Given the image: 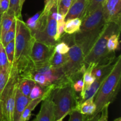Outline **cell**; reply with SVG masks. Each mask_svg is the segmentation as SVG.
<instances>
[{
	"mask_svg": "<svg viewBox=\"0 0 121 121\" xmlns=\"http://www.w3.org/2000/svg\"><path fill=\"white\" fill-rule=\"evenodd\" d=\"M72 83L67 82L57 87L51 93L54 105V120L65 118L78 105L79 98L73 89Z\"/></svg>",
	"mask_w": 121,
	"mask_h": 121,
	"instance_id": "obj_4",
	"label": "cell"
},
{
	"mask_svg": "<svg viewBox=\"0 0 121 121\" xmlns=\"http://www.w3.org/2000/svg\"><path fill=\"white\" fill-rule=\"evenodd\" d=\"M88 0H74L65 16V21L69 19L82 18L86 9Z\"/></svg>",
	"mask_w": 121,
	"mask_h": 121,
	"instance_id": "obj_13",
	"label": "cell"
},
{
	"mask_svg": "<svg viewBox=\"0 0 121 121\" xmlns=\"http://www.w3.org/2000/svg\"><path fill=\"white\" fill-rule=\"evenodd\" d=\"M11 70H7L0 68V96L7 85L10 76Z\"/></svg>",
	"mask_w": 121,
	"mask_h": 121,
	"instance_id": "obj_30",
	"label": "cell"
},
{
	"mask_svg": "<svg viewBox=\"0 0 121 121\" xmlns=\"http://www.w3.org/2000/svg\"><path fill=\"white\" fill-rule=\"evenodd\" d=\"M120 33L113 34L109 37L107 42V50L108 52H115L119 46Z\"/></svg>",
	"mask_w": 121,
	"mask_h": 121,
	"instance_id": "obj_25",
	"label": "cell"
},
{
	"mask_svg": "<svg viewBox=\"0 0 121 121\" xmlns=\"http://www.w3.org/2000/svg\"><path fill=\"white\" fill-rule=\"evenodd\" d=\"M63 119L64 118H60V119H58V120H56L54 121H63Z\"/></svg>",
	"mask_w": 121,
	"mask_h": 121,
	"instance_id": "obj_43",
	"label": "cell"
},
{
	"mask_svg": "<svg viewBox=\"0 0 121 121\" xmlns=\"http://www.w3.org/2000/svg\"><path fill=\"white\" fill-rule=\"evenodd\" d=\"M82 24V20L80 18L69 19L65 21V32L69 35H72L80 30Z\"/></svg>",
	"mask_w": 121,
	"mask_h": 121,
	"instance_id": "obj_20",
	"label": "cell"
},
{
	"mask_svg": "<svg viewBox=\"0 0 121 121\" xmlns=\"http://www.w3.org/2000/svg\"><path fill=\"white\" fill-rule=\"evenodd\" d=\"M30 101L31 100L28 96L23 95L17 89L15 96L13 121H20L22 112Z\"/></svg>",
	"mask_w": 121,
	"mask_h": 121,
	"instance_id": "obj_14",
	"label": "cell"
},
{
	"mask_svg": "<svg viewBox=\"0 0 121 121\" xmlns=\"http://www.w3.org/2000/svg\"><path fill=\"white\" fill-rule=\"evenodd\" d=\"M68 60V54H61L54 51L50 59L49 64L53 68L59 69L62 67Z\"/></svg>",
	"mask_w": 121,
	"mask_h": 121,
	"instance_id": "obj_18",
	"label": "cell"
},
{
	"mask_svg": "<svg viewBox=\"0 0 121 121\" xmlns=\"http://www.w3.org/2000/svg\"><path fill=\"white\" fill-rule=\"evenodd\" d=\"M1 106H2V105H1V100H0V108H1Z\"/></svg>",
	"mask_w": 121,
	"mask_h": 121,
	"instance_id": "obj_45",
	"label": "cell"
},
{
	"mask_svg": "<svg viewBox=\"0 0 121 121\" xmlns=\"http://www.w3.org/2000/svg\"><path fill=\"white\" fill-rule=\"evenodd\" d=\"M9 0H0V13L3 14L9 8Z\"/></svg>",
	"mask_w": 121,
	"mask_h": 121,
	"instance_id": "obj_38",
	"label": "cell"
},
{
	"mask_svg": "<svg viewBox=\"0 0 121 121\" xmlns=\"http://www.w3.org/2000/svg\"><path fill=\"white\" fill-rule=\"evenodd\" d=\"M70 50V46L65 41L57 42L54 46V51L61 54H67Z\"/></svg>",
	"mask_w": 121,
	"mask_h": 121,
	"instance_id": "obj_33",
	"label": "cell"
},
{
	"mask_svg": "<svg viewBox=\"0 0 121 121\" xmlns=\"http://www.w3.org/2000/svg\"><path fill=\"white\" fill-rule=\"evenodd\" d=\"M121 0H106L103 5L104 17L106 22H112L121 26Z\"/></svg>",
	"mask_w": 121,
	"mask_h": 121,
	"instance_id": "obj_10",
	"label": "cell"
},
{
	"mask_svg": "<svg viewBox=\"0 0 121 121\" xmlns=\"http://www.w3.org/2000/svg\"><path fill=\"white\" fill-rule=\"evenodd\" d=\"M2 14H1V13H0V23H1V17H2Z\"/></svg>",
	"mask_w": 121,
	"mask_h": 121,
	"instance_id": "obj_44",
	"label": "cell"
},
{
	"mask_svg": "<svg viewBox=\"0 0 121 121\" xmlns=\"http://www.w3.org/2000/svg\"><path fill=\"white\" fill-rule=\"evenodd\" d=\"M54 105L51 95L42 101L41 108L33 121H54Z\"/></svg>",
	"mask_w": 121,
	"mask_h": 121,
	"instance_id": "obj_12",
	"label": "cell"
},
{
	"mask_svg": "<svg viewBox=\"0 0 121 121\" xmlns=\"http://www.w3.org/2000/svg\"><path fill=\"white\" fill-rule=\"evenodd\" d=\"M68 60L63 66L62 70L65 76L72 83L82 79L86 67L84 64V56L79 46L74 42L70 47L67 53Z\"/></svg>",
	"mask_w": 121,
	"mask_h": 121,
	"instance_id": "obj_6",
	"label": "cell"
},
{
	"mask_svg": "<svg viewBox=\"0 0 121 121\" xmlns=\"http://www.w3.org/2000/svg\"><path fill=\"white\" fill-rule=\"evenodd\" d=\"M115 61L111 63L97 65L95 67H94L92 70V74L95 79H100L107 77L112 70Z\"/></svg>",
	"mask_w": 121,
	"mask_h": 121,
	"instance_id": "obj_17",
	"label": "cell"
},
{
	"mask_svg": "<svg viewBox=\"0 0 121 121\" xmlns=\"http://www.w3.org/2000/svg\"><path fill=\"white\" fill-rule=\"evenodd\" d=\"M11 65L9 63L4 46L0 42V68L7 70H11Z\"/></svg>",
	"mask_w": 121,
	"mask_h": 121,
	"instance_id": "obj_27",
	"label": "cell"
},
{
	"mask_svg": "<svg viewBox=\"0 0 121 121\" xmlns=\"http://www.w3.org/2000/svg\"><path fill=\"white\" fill-rule=\"evenodd\" d=\"M8 11L14 13L16 18H22L20 0H9V5L8 9Z\"/></svg>",
	"mask_w": 121,
	"mask_h": 121,
	"instance_id": "obj_29",
	"label": "cell"
},
{
	"mask_svg": "<svg viewBox=\"0 0 121 121\" xmlns=\"http://www.w3.org/2000/svg\"><path fill=\"white\" fill-rule=\"evenodd\" d=\"M18 89V79L15 69L11 67L10 76L7 85L0 96L2 111L5 121H13L16 92Z\"/></svg>",
	"mask_w": 121,
	"mask_h": 121,
	"instance_id": "obj_7",
	"label": "cell"
},
{
	"mask_svg": "<svg viewBox=\"0 0 121 121\" xmlns=\"http://www.w3.org/2000/svg\"><path fill=\"white\" fill-rule=\"evenodd\" d=\"M20 121H23V120H20Z\"/></svg>",
	"mask_w": 121,
	"mask_h": 121,
	"instance_id": "obj_46",
	"label": "cell"
},
{
	"mask_svg": "<svg viewBox=\"0 0 121 121\" xmlns=\"http://www.w3.org/2000/svg\"><path fill=\"white\" fill-rule=\"evenodd\" d=\"M44 8L42 13L44 15H48L52 8L57 4V0H45Z\"/></svg>",
	"mask_w": 121,
	"mask_h": 121,
	"instance_id": "obj_35",
	"label": "cell"
},
{
	"mask_svg": "<svg viewBox=\"0 0 121 121\" xmlns=\"http://www.w3.org/2000/svg\"><path fill=\"white\" fill-rule=\"evenodd\" d=\"M35 85V83L34 80L29 79H24L18 81V89L23 95L28 97Z\"/></svg>",
	"mask_w": 121,
	"mask_h": 121,
	"instance_id": "obj_22",
	"label": "cell"
},
{
	"mask_svg": "<svg viewBox=\"0 0 121 121\" xmlns=\"http://www.w3.org/2000/svg\"><path fill=\"white\" fill-rule=\"evenodd\" d=\"M121 56L117 57L114 66L94 96L96 110L93 115L100 113L103 108L110 105L115 99L120 89Z\"/></svg>",
	"mask_w": 121,
	"mask_h": 121,
	"instance_id": "obj_3",
	"label": "cell"
},
{
	"mask_svg": "<svg viewBox=\"0 0 121 121\" xmlns=\"http://www.w3.org/2000/svg\"><path fill=\"white\" fill-rule=\"evenodd\" d=\"M74 0H57V13L65 17Z\"/></svg>",
	"mask_w": 121,
	"mask_h": 121,
	"instance_id": "obj_26",
	"label": "cell"
},
{
	"mask_svg": "<svg viewBox=\"0 0 121 121\" xmlns=\"http://www.w3.org/2000/svg\"><path fill=\"white\" fill-rule=\"evenodd\" d=\"M97 65L95 63H91L87 66L86 70H85L83 74L82 79L83 81L84 86L83 91L82 92H83L86 89L88 88L95 80V77L92 74V70Z\"/></svg>",
	"mask_w": 121,
	"mask_h": 121,
	"instance_id": "obj_21",
	"label": "cell"
},
{
	"mask_svg": "<svg viewBox=\"0 0 121 121\" xmlns=\"http://www.w3.org/2000/svg\"><path fill=\"white\" fill-rule=\"evenodd\" d=\"M15 19V14L7 10L2 14L0 23V39L10 28Z\"/></svg>",
	"mask_w": 121,
	"mask_h": 121,
	"instance_id": "obj_16",
	"label": "cell"
},
{
	"mask_svg": "<svg viewBox=\"0 0 121 121\" xmlns=\"http://www.w3.org/2000/svg\"><path fill=\"white\" fill-rule=\"evenodd\" d=\"M47 15L43 14L42 11H40L30 17L25 22L33 36L44 29L47 22Z\"/></svg>",
	"mask_w": 121,
	"mask_h": 121,
	"instance_id": "obj_11",
	"label": "cell"
},
{
	"mask_svg": "<svg viewBox=\"0 0 121 121\" xmlns=\"http://www.w3.org/2000/svg\"><path fill=\"white\" fill-rule=\"evenodd\" d=\"M113 121H121V118H120V117H119V118H117V119H115V120Z\"/></svg>",
	"mask_w": 121,
	"mask_h": 121,
	"instance_id": "obj_42",
	"label": "cell"
},
{
	"mask_svg": "<svg viewBox=\"0 0 121 121\" xmlns=\"http://www.w3.org/2000/svg\"><path fill=\"white\" fill-rule=\"evenodd\" d=\"M44 92V87H41L39 85L35 83L33 88L32 89L29 96H28V98H30L31 100H33V99H37V98H40V97L43 96Z\"/></svg>",
	"mask_w": 121,
	"mask_h": 121,
	"instance_id": "obj_32",
	"label": "cell"
},
{
	"mask_svg": "<svg viewBox=\"0 0 121 121\" xmlns=\"http://www.w3.org/2000/svg\"><path fill=\"white\" fill-rule=\"evenodd\" d=\"M57 15V5L53 7L47 15V22L44 29L40 33L35 34V40L49 46H55L57 43L54 40L56 33V17Z\"/></svg>",
	"mask_w": 121,
	"mask_h": 121,
	"instance_id": "obj_8",
	"label": "cell"
},
{
	"mask_svg": "<svg viewBox=\"0 0 121 121\" xmlns=\"http://www.w3.org/2000/svg\"><path fill=\"white\" fill-rule=\"evenodd\" d=\"M16 32L14 39L15 54L13 65L18 62L30 60L32 45L35 40L22 18H16Z\"/></svg>",
	"mask_w": 121,
	"mask_h": 121,
	"instance_id": "obj_5",
	"label": "cell"
},
{
	"mask_svg": "<svg viewBox=\"0 0 121 121\" xmlns=\"http://www.w3.org/2000/svg\"><path fill=\"white\" fill-rule=\"evenodd\" d=\"M46 97L43 96H41L40 97V98H37V99H33V100H31V101L28 103L27 106L26 107L24 111L22 112V115H21V119H20V120H23L26 121H29V119H30L31 115V112L34 111L35 108L41 102H42L44 99H46Z\"/></svg>",
	"mask_w": 121,
	"mask_h": 121,
	"instance_id": "obj_19",
	"label": "cell"
},
{
	"mask_svg": "<svg viewBox=\"0 0 121 121\" xmlns=\"http://www.w3.org/2000/svg\"><path fill=\"white\" fill-rule=\"evenodd\" d=\"M25 1H26V0H20V2H21V7L22 8V6H23L24 4Z\"/></svg>",
	"mask_w": 121,
	"mask_h": 121,
	"instance_id": "obj_41",
	"label": "cell"
},
{
	"mask_svg": "<svg viewBox=\"0 0 121 121\" xmlns=\"http://www.w3.org/2000/svg\"><path fill=\"white\" fill-rule=\"evenodd\" d=\"M74 110L88 117L93 115L96 110V106L94 102V97L90 98L82 103L78 104Z\"/></svg>",
	"mask_w": 121,
	"mask_h": 121,
	"instance_id": "obj_15",
	"label": "cell"
},
{
	"mask_svg": "<svg viewBox=\"0 0 121 121\" xmlns=\"http://www.w3.org/2000/svg\"><path fill=\"white\" fill-rule=\"evenodd\" d=\"M15 32H16V20L15 19L10 28L0 39V42L4 47L7 46L10 41L15 39Z\"/></svg>",
	"mask_w": 121,
	"mask_h": 121,
	"instance_id": "obj_23",
	"label": "cell"
},
{
	"mask_svg": "<svg viewBox=\"0 0 121 121\" xmlns=\"http://www.w3.org/2000/svg\"><path fill=\"white\" fill-rule=\"evenodd\" d=\"M83 79H79V80H76L74 82L73 84H72V86H73V89L74 90L75 92H81L83 91Z\"/></svg>",
	"mask_w": 121,
	"mask_h": 121,
	"instance_id": "obj_37",
	"label": "cell"
},
{
	"mask_svg": "<svg viewBox=\"0 0 121 121\" xmlns=\"http://www.w3.org/2000/svg\"><path fill=\"white\" fill-rule=\"evenodd\" d=\"M54 52V46H49L34 40L31 47L30 59L34 65L48 62Z\"/></svg>",
	"mask_w": 121,
	"mask_h": 121,
	"instance_id": "obj_9",
	"label": "cell"
},
{
	"mask_svg": "<svg viewBox=\"0 0 121 121\" xmlns=\"http://www.w3.org/2000/svg\"><path fill=\"white\" fill-rule=\"evenodd\" d=\"M109 105H107L103 108L100 111V115L98 121H108V108Z\"/></svg>",
	"mask_w": 121,
	"mask_h": 121,
	"instance_id": "obj_36",
	"label": "cell"
},
{
	"mask_svg": "<svg viewBox=\"0 0 121 121\" xmlns=\"http://www.w3.org/2000/svg\"><path fill=\"white\" fill-rule=\"evenodd\" d=\"M106 22L103 14V5L82 20L79 31L72 34L74 43L80 47L84 56L89 52L102 33Z\"/></svg>",
	"mask_w": 121,
	"mask_h": 121,
	"instance_id": "obj_1",
	"label": "cell"
},
{
	"mask_svg": "<svg viewBox=\"0 0 121 121\" xmlns=\"http://www.w3.org/2000/svg\"><path fill=\"white\" fill-rule=\"evenodd\" d=\"M4 48L9 63L12 66L13 63L14 61V54H15V41H14V40L10 41L7 46H5Z\"/></svg>",
	"mask_w": 121,
	"mask_h": 121,
	"instance_id": "obj_31",
	"label": "cell"
},
{
	"mask_svg": "<svg viewBox=\"0 0 121 121\" xmlns=\"http://www.w3.org/2000/svg\"><path fill=\"white\" fill-rule=\"evenodd\" d=\"M69 115V121H86L89 118L88 116L82 114L76 110L72 111Z\"/></svg>",
	"mask_w": 121,
	"mask_h": 121,
	"instance_id": "obj_34",
	"label": "cell"
},
{
	"mask_svg": "<svg viewBox=\"0 0 121 121\" xmlns=\"http://www.w3.org/2000/svg\"><path fill=\"white\" fill-rule=\"evenodd\" d=\"M0 121H5L4 118L3 114H2V106L0 108Z\"/></svg>",
	"mask_w": 121,
	"mask_h": 121,
	"instance_id": "obj_40",
	"label": "cell"
},
{
	"mask_svg": "<svg viewBox=\"0 0 121 121\" xmlns=\"http://www.w3.org/2000/svg\"><path fill=\"white\" fill-rule=\"evenodd\" d=\"M56 22V33L55 37H54V40L56 42H58L65 32V17L57 13Z\"/></svg>",
	"mask_w": 121,
	"mask_h": 121,
	"instance_id": "obj_24",
	"label": "cell"
},
{
	"mask_svg": "<svg viewBox=\"0 0 121 121\" xmlns=\"http://www.w3.org/2000/svg\"><path fill=\"white\" fill-rule=\"evenodd\" d=\"M100 115V113H98L96 115H93L91 116V117H89L88 119H87L86 121H98L99 119V117Z\"/></svg>",
	"mask_w": 121,
	"mask_h": 121,
	"instance_id": "obj_39",
	"label": "cell"
},
{
	"mask_svg": "<svg viewBox=\"0 0 121 121\" xmlns=\"http://www.w3.org/2000/svg\"><path fill=\"white\" fill-rule=\"evenodd\" d=\"M121 33V26L115 22H106L105 28L92 48L84 57V64L87 68L91 63L96 65L114 62L117 59L115 52H108L107 42L112 34Z\"/></svg>",
	"mask_w": 121,
	"mask_h": 121,
	"instance_id": "obj_2",
	"label": "cell"
},
{
	"mask_svg": "<svg viewBox=\"0 0 121 121\" xmlns=\"http://www.w3.org/2000/svg\"><path fill=\"white\" fill-rule=\"evenodd\" d=\"M105 1L106 0H88V4L86 7V9L82 20L97 9L99 6L103 5Z\"/></svg>",
	"mask_w": 121,
	"mask_h": 121,
	"instance_id": "obj_28",
	"label": "cell"
}]
</instances>
